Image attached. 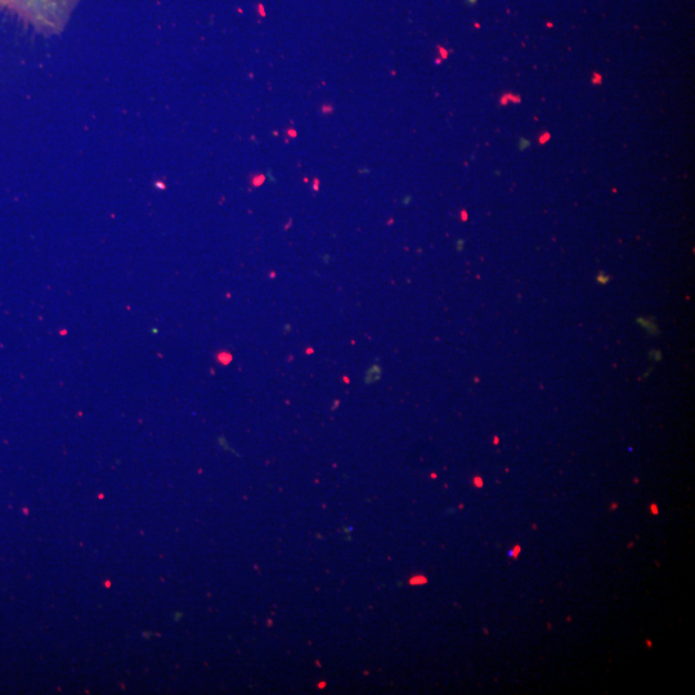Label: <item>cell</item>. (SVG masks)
<instances>
[{"mask_svg":"<svg viewBox=\"0 0 695 695\" xmlns=\"http://www.w3.org/2000/svg\"><path fill=\"white\" fill-rule=\"evenodd\" d=\"M44 3H46L52 20L58 22L62 16L66 15V12H69L70 7L74 4V0H44Z\"/></svg>","mask_w":695,"mask_h":695,"instance_id":"cell-1","label":"cell"},{"mask_svg":"<svg viewBox=\"0 0 695 695\" xmlns=\"http://www.w3.org/2000/svg\"><path fill=\"white\" fill-rule=\"evenodd\" d=\"M520 546H515L513 550L510 551L509 555L510 558H518V555L520 554Z\"/></svg>","mask_w":695,"mask_h":695,"instance_id":"cell-2","label":"cell"},{"mask_svg":"<svg viewBox=\"0 0 695 695\" xmlns=\"http://www.w3.org/2000/svg\"><path fill=\"white\" fill-rule=\"evenodd\" d=\"M650 510H652L653 515H658V513H659L656 504H653L652 506H650Z\"/></svg>","mask_w":695,"mask_h":695,"instance_id":"cell-3","label":"cell"}]
</instances>
